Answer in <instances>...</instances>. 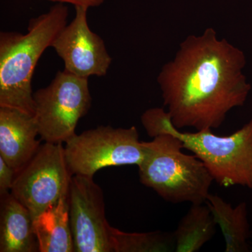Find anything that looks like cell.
I'll return each mask as SVG.
<instances>
[{"mask_svg": "<svg viewBox=\"0 0 252 252\" xmlns=\"http://www.w3.org/2000/svg\"><path fill=\"white\" fill-rule=\"evenodd\" d=\"M241 49L220 39L212 28L189 35L157 78L164 106L177 129H216L246 102L252 86L244 74Z\"/></svg>", "mask_w": 252, "mask_h": 252, "instance_id": "6da1fadb", "label": "cell"}, {"mask_svg": "<svg viewBox=\"0 0 252 252\" xmlns=\"http://www.w3.org/2000/svg\"><path fill=\"white\" fill-rule=\"evenodd\" d=\"M67 6L57 3L32 18L26 34L0 33V107L34 115L33 72L41 55L67 24Z\"/></svg>", "mask_w": 252, "mask_h": 252, "instance_id": "7a4b0ae2", "label": "cell"}, {"mask_svg": "<svg viewBox=\"0 0 252 252\" xmlns=\"http://www.w3.org/2000/svg\"><path fill=\"white\" fill-rule=\"evenodd\" d=\"M141 122L151 137L170 134L180 139L184 148L203 162L220 187L242 186L252 189V119L227 136L215 135L211 129L181 132L161 107L147 109Z\"/></svg>", "mask_w": 252, "mask_h": 252, "instance_id": "3957f363", "label": "cell"}, {"mask_svg": "<svg viewBox=\"0 0 252 252\" xmlns=\"http://www.w3.org/2000/svg\"><path fill=\"white\" fill-rule=\"evenodd\" d=\"M142 144L144 155L138 165L142 185L169 203H206L213 178L196 156L182 152L180 139L162 134Z\"/></svg>", "mask_w": 252, "mask_h": 252, "instance_id": "277c9868", "label": "cell"}, {"mask_svg": "<svg viewBox=\"0 0 252 252\" xmlns=\"http://www.w3.org/2000/svg\"><path fill=\"white\" fill-rule=\"evenodd\" d=\"M64 144V157L72 175L94 177L104 167L138 166L144 155L143 144L135 126H99L80 135L75 134Z\"/></svg>", "mask_w": 252, "mask_h": 252, "instance_id": "5b68a950", "label": "cell"}, {"mask_svg": "<svg viewBox=\"0 0 252 252\" xmlns=\"http://www.w3.org/2000/svg\"><path fill=\"white\" fill-rule=\"evenodd\" d=\"M39 136L49 143H65L75 135L91 104L89 80L60 71L49 86L33 94Z\"/></svg>", "mask_w": 252, "mask_h": 252, "instance_id": "8992f818", "label": "cell"}, {"mask_svg": "<svg viewBox=\"0 0 252 252\" xmlns=\"http://www.w3.org/2000/svg\"><path fill=\"white\" fill-rule=\"evenodd\" d=\"M72 176L63 144L45 142L16 175L10 193L29 210L34 220L68 195Z\"/></svg>", "mask_w": 252, "mask_h": 252, "instance_id": "52a82bcc", "label": "cell"}, {"mask_svg": "<svg viewBox=\"0 0 252 252\" xmlns=\"http://www.w3.org/2000/svg\"><path fill=\"white\" fill-rule=\"evenodd\" d=\"M68 203L74 252H112L103 192L94 177L72 176Z\"/></svg>", "mask_w": 252, "mask_h": 252, "instance_id": "ba28073f", "label": "cell"}, {"mask_svg": "<svg viewBox=\"0 0 252 252\" xmlns=\"http://www.w3.org/2000/svg\"><path fill=\"white\" fill-rule=\"evenodd\" d=\"M74 7V19L61 30L51 47L63 60L66 72L86 79L104 77L112 64V57L103 39L89 27V8Z\"/></svg>", "mask_w": 252, "mask_h": 252, "instance_id": "9c48e42d", "label": "cell"}, {"mask_svg": "<svg viewBox=\"0 0 252 252\" xmlns=\"http://www.w3.org/2000/svg\"><path fill=\"white\" fill-rule=\"evenodd\" d=\"M34 115L0 107V157L18 173L40 148Z\"/></svg>", "mask_w": 252, "mask_h": 252, "instance_id": "30bf717a", "label": "cell"}, {"mask_svg": "<svg viewBox=\"0 0 252 252\" xmlns=\"http://www.w3.org/2000/svg\"><path fill=\"white\" fill-rule=\"evenodd\" d=\"M0 252H39L31 212L11 193L1 198Z\"/></svg>", "mask_w": 252, "mask_h": 252, "instance_id": "8fae6325", "label": "cell"}, {"mask_svg": "<svg viewBox=\"0 0 252 252\" xmlns=\"http://www.w3.org/2000/svg\"><path fill=\"white\" fill-rule=\"evenodd\" d=\"M33 228L37 240L39 252H74L70 222L68 195L49 207L33 220Z\"/></svg>", "mask_w": 252, "mask_h": 252, "instance_id": "7c38bea8", "label": "cell"}, {"mask_svg": "<svg viewBox=\"0 0 252 252\" xmlns=\"http://www.w3.org/2000/svg\"><path fill=\"white\" fill-rule=\"evenodd\" d=\"M205 204L224 237L225 252H250L249 240L252 233L247 203L243 202L233 207L219 195L210 193Z\"/></svg>", "mask_w": 252, "mask_h": 252, "instance_id": "4fadbf2b", "label": "cell"}, {"mask_svg": "<svg viewBox=\"0 0 252 252\" xmlns=\"http://www.w3.org/2000/svg\"><path fill=\"white\" fill-rule=\"evenodd\" d=\"M217 223L206 204L191 205L173 232L176 252H195L216 233Z\"/></svg>", "mask_w": 252, "mask_h": 252, "instance_id": "5bb4252c", "label": "cell"}, {"mask_svg": "<svg viewBox=\"0 0 252 252\" xmlns=\"http://www.w3.org/2000/svg\"><path fill=\"white\" fill-rule=\"evenodd\" d=\"M109 230L112 252H175L173 232L126 233L111 225Z\"/></svg>", "mask_w": 252, "mask_h": 252, "instance_id": "9a60e30c", "label": "cell"}, {"mask_svg": "<svg viewBox=\"0 0 252 252\" xmlns=\"http://www.w3.org/2000/svg\"><path fill=\"white\" fill-rule=\"evenodd\" d=\"M16 171L10 167L6 162L0 157V195L4 196L6 194L9 193L11 188L14 185V180L16 179Z\"/></svg>", "mask_w": 252, "mask_h": 252, "instance_id": "2e32d148", "label": "cell"}, {"mask_svg": "<svg viewBox=\"0 0 252 252\" xmlns=\"http://www.w3.org/2000/svg\"><path fill=\"white\" fill-rule=\"evenodd\" d=\"M63 4H70L73 6H83L88 8L97 7L103 4L105 0H47Z\"/></svg>", "mask_w": 252, "mask_h": 252, "instance_id": "e0dca14e", "label": "cell"}]
</instances>
